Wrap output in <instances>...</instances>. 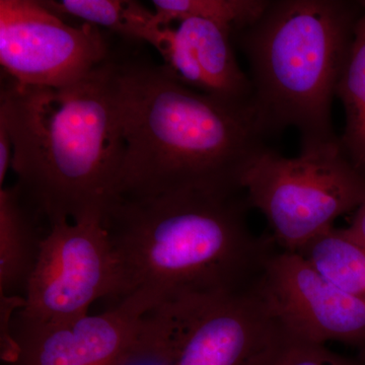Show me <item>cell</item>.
<instances>
[{
  "instance_id": "cell-1",
  "label": "cell",
  "mask_w": 365,
  "mask_h": 365,
  "mask_svg": "<svg viewBox=\"0 0 365 365\" xmlns=\"http://www.w3.org/2000/svg\"><path fill=\"white\" fill-rule=\"evenodd\" d=\"M134 53L112 49L124 140L120 197L242 192L245 175L268 150L253 101L193 90Z\"/></svg>"
},
{
  "instance_id": "cell-2",
  "label": "cell",
  "mask_w": 365,
  "mask_h": 365,
  "mask_svg": "<svg viewBox=\"0 0 365 365\" xmlns=\"http://www.w3.org/2000/svg\"><path fill=\"white\" fill-rule=\"evenodd\" d=\"M245 192L120 197L103 217L121 266L120 302L145 316L189 294L248 290L275 249L252 232Z\"/></svg>"
},
{
  "instance_id": "cell-3",
  "label": "cell",
  "mask_w": 365,
  "mask_h": 365,
  "mask_svg": "<svg viewBox=\"0 0 365 365\" xmlns=\"http://www.w3.org/2000/svg\"><path fill=\"white\" fill-rule=\"evenodd\" d=\"M0 121L26 200L50 223L104 217L120 198L124 155L110 58L76 83L23 85L1 71Z\"/></svg>"
},
{
  "instance_id": "cell-4",
  "label": "cell",
  "mask_w": 365,
  "mask_h": 365,
  "mask_svg": "<svg viewBox=\"0 0 365 365\" xmlns=\"http://www.w3.org/2000/svg\"><path fill=\"white\" fill-rule=\"evenodd\" d=\"M365 2L270 0L235 34L251 71L253 102L268 135L295 128L302 148L333 143L332 102Z\"/></svg>"
},
{
  "instance_id": "cell-5",
  "label": "cell",
  "mask_w": 365,
  "mask_h": 365,
  "mask_svg": "<svg viewBox=\"0 0 365 365\" xmlns=\"http://www.w3.org/2000/svg\"><path fill=\"white\" fill-rule=\"evenodd\" d=\"M249 205L263 213L281 250L299 252L365 201V175L340 140L304 148L287 158L268 150L242 182Z\"/></svg>"
},
{
  "instance_id": "cell-6",
  "label": "cell",
  "mask_w": 365,
  "mask_h": 365,
  "mask_svg": "<svg viewBox=\"0 0 365 365\" xmlns=\"http://www.w3.org/2000/svg\"><path fill=\"white\" fill-rule=\"evenodd\" d=\"M157 365H251L278 328L256 284L189 294L146 314Z\"/></svg>"
},
{
  "instance_id": "cell-7",
  "label": "cell",
  "mask_w": 365,
  "mask_h": 365,
  "mask_svg": "<svg viewBox=\"0 0 365 365\" xmlns=\"http://www.w3.org/2000/svg\"><path fill=\"white\" fill-rule=\"evenodd\" d=\"M121 266L103 218L48 225L19 318L54 323L86 316L93 302L121 299Z\"/></svg>"
},
{
  "instance_id": "cell-8",
  "label": "cell",
  "mask_w": 365,
  "mask_h": 365,
  "mask_svg": "<svg viewBox=\"0 0 365 365\" xmlns=\"http://www.w3.org/2000/svg\"><path fill=\"white\" fill-rule=\"evenodd\" d=\"M98 26H71L39 0H0V64L23 85L58 88L76 83L111 56Z\"/></svg>"
},
{
  "instance_id": "cell-9",
  "label": "cell",
  "mask_w": 365,
  "mask_h": 365,
  "mask_svg": "<svg viewBox=\"0 0 365 365\" xmlns=\"http://www.w3.org/2000/svg\"><path fill=\"white\" fill-rule=\"evenodd\" d=\"M256 287L285 330L319 344L342 343L365 355V299L334 284L302 254L276 250Z\"/></svg>"
},
{
  "instance_id": "cell-10",
  "label": "cell",
  "mask_w": 365,
  "mask_h": 365,
  "mask_svg": "<svg viewBox=\"0 0 365 365\" xmlns=\"http://www.w3.org/2000/svg\"><path fill=\"white\" fill-rule=\"evenodd\" d=\"M16 352L6 365H155L146 314L119 302L105 313L54 323L7 319Z\"/></svg>"
},
{
  "instance_id": "cell-11",
  "label": "cell",
  "mask_w": 365,
  "mask_h": 365,
  "mask_svg": "<svg viewBox=\"0 0 365 365\" xmlns=\"http://www.w3.org/2000/svg\"><path fill=\"white\" fill-rule=\"evenodd\" d=\"M234 34L227 26L187 19L158 26L146 40L163 57V66L182 85L220 98L252 102L250 78L237 64Z\"/></svg>"
},
{
  "instance_id": "cell-12",
  "label": "cell",
  "mask_w": 365,
  "mask_h": 365,
  "mask_svg": "<svg viewBox=\"0 0 365 365\" xmlns=\"http://www.w3.org/2000/svg\"><path fill=\"white\" fill-rule=\"evenodd\" d=\"M38 217L18 185L0 188V295L25 292L44 237Z\"/></svg>"
},
{
  "instance_id": "cell-13",
  "label": "cell",
  "mask_w": 365,
  "mask_h": 365,
  "mask_svg": "<svg viewBox=\"0 0 365 365\" xmlns=\"http://www.w3.org/2000/svg\"><path fill=\"white\" fill-rule=\"evenodd\" d=\"M336 96L345 111V130L339 137L341 148L350 162L365 175V11L355 26Z\"/></svg>"
},
{
  "instance_id": "cell-14",
  "label": "cell",
  "mask_w": 365,
  "mask_h": 365,
  "mask_svg": "<svg viewBox=\"0 0 365 365\" xmlns=\"http://www.w3.org/2000/svg\"><path fill=\"white\" fill-rule=\"evenodd\" d=\"M297 253L341 289L365 299V248L342 228H331Z\"/></svg>"
},
{
  "instance_id": "cell-15",
  "label": "cell",
  "mask_w": 365,
  "mask_h": 365,
  "mask_svg": "<svg viewBox=\"0 0 365 365\" xmlns=\"http://www.w3.org/2000/svg\"><path fill=\"white\" fill-rule=\"evenodd\" d=\"M60 18H74L106 29L123 39L141 42L153 13L136 1L121 0H39Z\"/></svg>"
},
{
  "instance_id": "cell-16",
  "label": "cell",
  "mask_w": 365,
  "mask_h": 365,
  "mask_svg": "<svg viewBox=\"0 0 365 365\" xmlns=\"http://www.w3.org/2000/svg\"><path fill=\"white\" fill-rule=\"evenodd\" d=\"M270 0H153V19L160 26L187 19L215 21L241 32L264 14Z\"/></svg>"
},
{
  "instance_id": "cell-17",
  "label": "cell",
  "mask_w": 365,
  "mask_h": 365,
  "mask_svg": "<svg viewBox=\"0 0 365 365\" xmlns=\"http://www.w3.org/2000/svg\"><path fill=\"white\" fill-rule=\"evenodd\" d=\"M251 365H365V355L339 354L327 345L294 335L278 324L273 337Z\"/></svg>"
},
{
  "instance_id": "cell-18",
  "label": "cell",
  "mask_w": 365,
  "mask_h": 365,
  "mask_svg": "<svg viewBox=\"0 0 365 365\" xmlns=\"http://www.w3.org/2000/svg\"><path fill=\"white\" fill-rule=\"evenodd\" d=\"M13 143L6 124L0 121V186H4L7 170L11 167Z\"/></svg>"
},
{
  "instance_id": "cell-19",
  "label": "cell",
  "mask_w": 365,
  "mask_h": 365,
  "mask_svg": "<svg viewBox=\"0 0 365 365\" xmlns=\"http://www.w3.org/2000/svg\"><path fill=\"white\" fill-rule=\"evenodd\" d=\"M342 230L350 240L365 248V201L355 211L349 227Z\"/></svg>"
}]
</instances>
